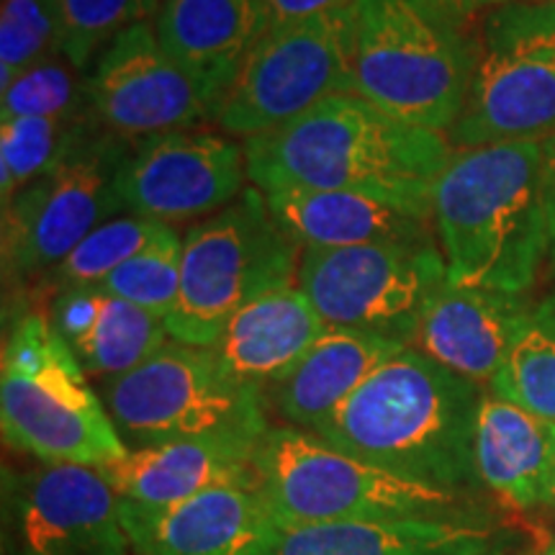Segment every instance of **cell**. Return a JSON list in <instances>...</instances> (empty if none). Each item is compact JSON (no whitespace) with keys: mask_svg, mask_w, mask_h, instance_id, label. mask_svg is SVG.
Masks as SVG:
<instances>
[{"mask_svg":"<svg viewBox=\"0 0 555 555\" xmlns=\"http://www.w3.org/2000/svg\"><path fill=\"white\" fill-rule=\"evenodd\" d=\"M301 253L273 219L266 193L242 191L183 237L178 304L165 317L172 343L211 347L245 304L296 286Z\"/></svg>","mask_w":555,"mask_h":555,"instance_id":"6","label":"cell"},{"mask_svg":"<svg viewBox=\"0 0 555 555\" xmlns=\"http://www.w3.org/2000/svg\"><path fill=\"white\" fill-rule=\"evenodd\" d=\"M547 555H555V551H551V553H547Z\"/></svg>","mask_w":555,"mask_h":555,"instance_id":"38","label":"cell"},{"mask_svg":"<svg viewBox=\"0 0 555 555\" xmlns=\"http://www.w3.org/2000/svg\"><path fill=\"white\" fill-rule=\"evenodd\" d=\"M433 219L453 286L527 294L553 253L543 142L453 150Z\"/></svg>","mask_w":555,"mask_h":555,"instance_id":"2","label":"cell"},{"mask_svg":"<svg viewBox=\"0 0 555 555\" xmlns=\"http://www.w3.org/2000/svg\"><path fill=\"white\" fill-rule=\"evenodd\" d=\"M121 525L137 555H268L281 532L258 491L232 486L165 506L121 499Z\"/></svg>","mask_w":555,"mask_h":555,"instance_id":"16","label":"cell"},{"mask_svg":"<svg viewBox=\"0 0 555 555\" xmlns=\"http://www.w3.org/2000/svg\"><path fill=\"white\" fill-rule=\"evenodd\" d=\"M324 330L327 324L304 291L288 286L245 304L229 319L211 350L229 376L268 391L301 363Z\"/></svg>","mask_w":555,"mask_h":555,"instance_id":"19","label":"cell"},{"mask_svg":"<svg viewBox=\"0 0 555 555\" xmlns=\"http://www.w3.org/2000/svg\"><path fill=\"white\" fill-rule=\"evenodd\" d=\"M551 281H553V291L543 298V301L535 304V309H538L540 317H545L547 322H551L555 327V247L551 253Z\"/></svg>","mask_w":555,"mask_h":555,"instance_id":"36","label":"cell"},{"mask_svg":"<svg viewBox=\"0 0 555 555\" xmlns=\"http://www.w3.org/2000/svg\"><path fill=\"white\" fill-rule=\"evenodd\" d=\"M335 95H358L356 5L270 26L221 95L214 121L229 137H258Z\"/></svg>","mask_w":555,"mask_h":555,"instance_id":"10","label":"cell"},{"mask_svg":"<svg viewBox=\"0 0 555 555\" xmlns=\"http://www.w3.org/2000/svg\"><path fill=\"white\" fill-rule=\"evenodd\" d=\"M131 150L93 121L54 168L3 206L5 286L50 275L93 229L124 211L119 178Z\"/></svg>","mask_w":555,"mask_h":555,"instance_id":"11","label":"cell"},{"mask_svg":"<svg viewBox=\"0 0 555 555\" xmlns=\"http://www.w3.org/2000/svg\"><path fill=\"white\" fill-rule=\"evenodd\" d=\"M258 494L278 525L347 519H450L455 491L406 481L296 427H270L258 448Z\"/></svg>","mask_w":555,"mask_h":555,"instance_id":"9","label":"cell"},{"mask_svg":"<svg viewBox=\"0 0 555 555\" xmlns=\"http://www.w3.org/2000/svg\"><path fill=\"white\" fill-rule=\"evenodd\" d=\"M478 555H483V553H478Z\"/></svg>","mask_w":555,"mask_h":555,"instance_id":"39","label":"cell"},{"mask_svg":"<svg viewBox=\"0 0 555 555\" xmlns=\"http://www.w3.org/2000/svg\"><path fill=\"white\" fill-rule=\"evenodd\" d=\"M262 442V440H260ZM260 442L237 437H198L134 448L108 463L101 474L121 499L144 506H165L211 489L258 491Z\"/></svg>","mask_w":555,"mask_h":555,"instance_id":"18","label":"cell"},{"mask_svg":"<svg viewBox=\"0 0 555 555\" xmlns=\"http://www.w3.org/2000/svg\"><path fill=\"white\" fill-rule=\"evenodd\" d=\"M474 463L476 476L512 509L543 504L555 463V427L494 391L481 393Z\"/></svg>","mask_w":555,"mask_h":555,"instance_id":"24","label":"cell"},{"mask_svg":"<svg viewBox=\"0 0 555 555\" xmlns=\"http://www.w3.org/2000/svg\"><path fill=\"white\" fill-rule=\"evenodd\" d=\"M0 422L3 440L41 463L103 468L129 455L86 367L37 309L24 311L5 337Z\"/></svg>","mask_w":555,"mask_h":555,"instance_id":"5","label":"cell"},{"mask_svg":"<svg viewBox=\"0 0 555 555\" xmlns=\"http://www.w3.org/2000/svg\"><path fill=\"white\" fill-rule=\"evenodd\" d=\"M543 196L555 247V137L543 142Z\"/></svg>","mask_w":555,"mask_h":555,"instance_id":"34","label":"cell"},{"mask_svg":"<svg viewBox=\"0 0 555 555\" xmlns=\"http://www.w3.org/2000/svg\"><path fill=\"white\" fill-rule=\"evenodd\" d=\"M247 178L262 193H363L433 219L435 185L453 155L437 131L412 127L360 95H335L245 139Z\"/></svg>","mask_w":555,"mask_h":555,"instance_id":"1","label":"cell"},{"mask_svg":"<svg viewBox=\"0 0 555 555\" xmlns=\"http://www.w3.org/2000/svg\"><path fill=\"white\" fill-rule=\"evenodd\" d=\"M245 147L224 134L180 129L142 139L124 165L119 196L131 217L159 224L204 219L245 191Z\"/></svg>","mask_w":555,"mask_h":555,"instance_id":"14","label":"cell"},{"mask_svg":"<svg viewBox=\"0 0 555 555\" xmlns=\"http://www.w3.org/2000/svg\"><path fill=\"white\" fill-rule=\"evenodd\" d=\"M266 3L270 13V26H283L291 24V21L347 9V5H356V0H266Z\"/></svg>","mask_w":555,"mask_h":555,"instance_id":"33","label":"cell"},{"mask_svg":"<svg viewBox=\"0 0 555 555\" xmlns=\"http://www.w3.org/2000/svg\"><path fill=\"white\" fill-rule=\"evenodd\" d=\"M404 343L373 332L327 327L286 378L266 391L291 427L314 429L327 422Z\"/></svg>","mask_w":555,"mask_h":555,"instance_id":"21","label":"cell"},{"mask_svg":"<svg viewBox=\"0 0 555 555\" xmlns=\"http://www.w3.org/2000/svg\"><path fill=\"white\" fill-rule=\"evenodd\" d=\"M481 388L414 347H404L314 429L343 453L435 489L476 476Z\"/></svg>","mask_w":555,"mask_h":555,"instance_id":"3","label":"cell"},{"mask_svg":"<svg viewBox=\"0 0 555 555\" xmlns=\"http://www.w3.org/2000/svg\"><path fill=\"white\" fill-rule=\"evenodd\" d=\"M491 391L555 427V327L532 309L491 380Z\"/></svg>","mask_w":555,"mask_h":555,"instance_id":"26","label":"cell"},{"mask_svg":"<svg viewBox=\"0 0 555 555\" xmlns=\"http://www.w3.org/2000/svg\"><path fill=\"white\" fill-rule=\"evenodd\" d=\"M545 504H551V506H555V463H553V476H551V489H547V499H545Z\"/></svg>","mask_w":555,"mask_h":555,"instance_id":"37","label":"cell"},{"mask_svg":"<svg viewBox=\"0 0 555 555\" xmlns=\"http://www.w3.org/2000/svg\"><path fill=\"white\" fill-rule=\"evenodd\" d=\"M270 214L301 247H356L378 242H435V219L345 191L266 193Z\"/></svg>","mask_w":555,"mask_h":555,"instance_id":"23","label":"cell"},{"mask_svg":"<svg viewBox=\"0 0 555 555\" xmlns=\"http://www.w3.org/2000/svg\"><path fill=\"white\" fill-rule=\"evenodd\" d=\"M50 319L88 376L101 380L134 371L170 339L163 317L124 301L103 286L54 294Z\"/></svg>","mask_w":555,"mask_h":555,"instance_id":"20","label":"cell"},{"mask_svg":"<svg viewBox=\"0 0 555 555\" xmlns=\"http://www.w3.org/2000/svg\"><path fill=\"white\" fill-rule=\"evenodd\" d=\"M101 399L129 450L198 437L260 442L270 433L266 391L229 376L211 347L168 343L101 380Z\"/></svg>","mask_w":555,"mask_h":555,"instance_id":"7","label":"cell"},{"mask_svg":"<svg viewBox=\"0 0 555 555\" xmlns=\"http://www.w3.org/2000/svg\"><path fill=\"white\" fill-rule=\"evenodd\" d=\"M26 555H129L121 496L101 468L44 463L16 486Z\"/></svg>","mask_w":555,"mask_h":555,"instance_id":"15","label":"cell"},{"mask_svg":"<svg viewBox=\"0 0 555 555\" xmlns=\"http://www.w3.org/2000/svg\"><path fill=\"white\" fill-rule=\"evenodd\" d=\"M474 62L470 21L440 0H356L358 95L393 119L448 134Z\"/></svg>","mask_w":555,"mask_h":555,"instance_id":"4","label":"cell"},{"mask_svg":"<svg viewBox=\"0 0 555 555\" xmlns=\"http://www.w3.org/2000/svg\"><path fill=\"white\" fill-rule=\"evenodd\" d=\"M532 309L525 294L448 281L427 304L409 347L476 386L491 384Z\"/></svg>","mask_w":555,"mask_h":555,"instance_id":"17","label":"cell"},{"mask_svg":"<svg viewBox=\"0 0 555 555\" xmlns=\"http://www.w3.org/2000/svg\"><path fill=\"white\" fill-rule=\"evenodd\" d=\"M486 532L457 519L281 525L268 555H478Z\"/></svg>","mask_w":555,"mask_h":555,"instance_id":"25","label":"cell"},{"mask_svg":"<svg viewBox=\"0 0 555 555\" xmlns=\"http://www.w3.org/2000/svg\"><path fill=\"white\" fill-rule=\"evenodd\" d=\"M60 52V21L54 0H3L0 16V88L24 69Z\"/></svg>","mask_w":555,"mask_h":555,"instance_id":"32","label":"cell"},{"mask_svg":"<svg viewBox=\"0 0 555 555\" xmlns=\"http://www.w3.org/2000/svg\"><path fill=\"white\" fill-rule=\"evenodd\" d=\"M95 119H0V196L3 206L54 168Z\"/></svg>","mask_w":555,"mask_h":555,"instance_id":"28","label":"cell"},{"mask_svg":"<svg viewBox=\"0 0 555 555\" xmlns=\"http://www.w3.org/2000/svg\"><path fill=\"white\" fill-rule=\"evenodd\" d=\"M170 224H159L152 219L139 217H116L101 224L88 234L50 275L41 281L50 286L54 294L67 288L103 286V281L119 270L124 262L137 258L142 249L155 245L170 232Z\"/></svg>","mask_w":555,"mask_h":555,"instance_id":"27","label":"cell"},{"mask_svg":"<svg viewBox=\"0 0 555 555\" xmlns=\"http://www.w3.org/2000/svg\"><path fill=\"white\" fill-rule=\"evenodd\" d=\"M448 283L435 242L304 247L296 286L327 327L373 332L412 345L433 296Z\"/></svg>","mask_w":555,"mask_h":555,"instance_id":"12","label":"cell"},{"mask_svg":"<svg viewBox=\"0 0 555 555\" xmlns=\"http://www.w3.org/2000/svg\"><path fill=\"white\" fill-rule=\"evenodd\" d=\"M88 119V78L62 52L39 60L3 88L0 119Z\"/></svg>","mask_w":555,"mask_h":555,"instance_id":"30","label":"cell"},{"mask_svg":"<svg viewBox=\"0 0 555 555\" xmlns=\"http://www.w3.org/2000/svg\"><path fill=\"white\" fill-rule=\"evenodd\" d=\"M163 0H54L60 21V52L80 73L131 26L155 21Z\"/></svg>","mask_w":555,"mask_h":555,"instance_id":"29","label":"cell"},{"mask_svg":"<svg viewBox=\"0 0 555 555\" xmlns=\"http://www.w3.org/2000/svg\"><path fill=\"white\" fill-rule=\"evenodd\" d=\"M180 249L183 240L178 237L176 229H170L163 240L114 270L103 281V288L165 319L176 309L180 294Z\"/></svg>","mask_w":555,"mask_h":555,"instance_id":"31","label":"cell"},{"mask_svg":"<svg viewBox=\"0 0 555 555\" xmlns=\"http://www.w3.org/2000/svg\"><path fill=\"white\" fill-rule=\"evenodd\" d=\"M446 9H450L455 13L457 18L463 21H474L481 16V13L491 11V9H499V5H506V3H525V0H440Z\"/></svg>","mask_w":555,"mask_h":555,"instance_id":"35","label":"cell"},{"mask_svg":"<svg viewBox=\"0 0 555 555\" xmlns=\"http://www.w3.org/2000/svg\"><path fill=\"white\" fill-rule=\"evenodd\" d=\"M268 29L266 0H163L155 18L163 50L221 93Z\"/></svg>","mask_w":555,"mask_h":555,"instance_id":"22","label":"cell"},{"mask_svg":"<svg viewBox=\"0 0 555 555\" xmlns=\"http://www.w3.org/2000/svg\"><path fill=\"white\" fill-rule=\"evenodd\" d=\"M474 78L448 131L453 150L555 137V0H525L470 21Z\"/></svg>","mask_w":555,"mask_h":555,"instance_id":"8","label":"cell"},{"mask_svg":"<svg viewBox=\"0 0 555 555\" xmlns=\"http://www.w3.org/2000/svg\"><path fill=\"white\" fill-rule=\"evenodd\" d=\"M86 78L93 119L127 142L196 129V124L214 119L224 95L163 50L155 21L119 34Z\"/></svg>","mask_w":555,"mask_h":555,"instance_id":"13","label":"cell"}]
</instances>
